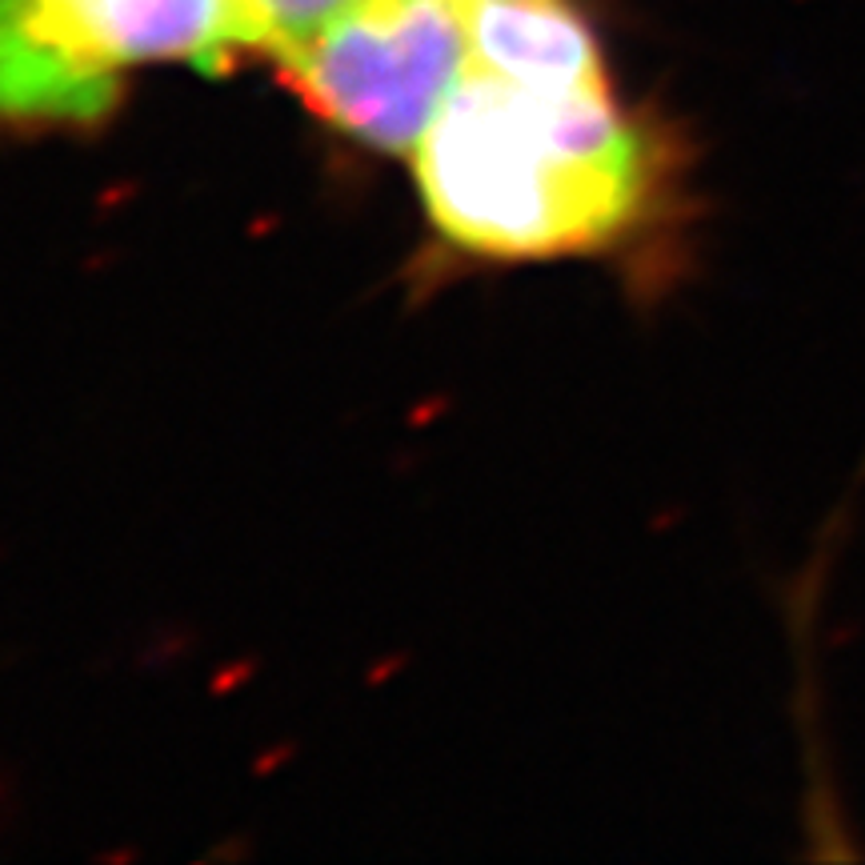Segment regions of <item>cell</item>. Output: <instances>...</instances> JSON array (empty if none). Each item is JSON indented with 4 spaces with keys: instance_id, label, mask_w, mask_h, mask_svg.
I'll return each mask as SVG.
<instances>
[{
    "instance_id": "cell-4",
    "label": "cell",
    "mask_w": 865,
    "mask_h": 865,
    "mask_svg": "<svg viewBox=\"0 0 865 865\" xmlns=\"http://www.w3.org/2000/svg\"><path fill=\"white\" fill-rule=\"evenodd\" d=\"M470 64L549 93H609L574 0H465Z\"/></svg>"
},
{
    "instance_id": "cell-5",
    "label": "cell",
    "mask_w": 865,
    "mask_h": 865,
    "mask_svg": "<svg viewBox=\"0 0 865 865\" xmlns=\"http://www.w3.org/2000/svg\"><path fill=\"white\" fill-rule=\"evenodd\" d=\"M353 0H237V12L245 37H249V49H261V53L285 61L292 49H301L313 32H321Z\"/></svg>"
},
{
    "instance_id": "cell-1",
    "label": "cell",
    "mask_w": 865,
    "mask_h": 865,
    "mask_svg": "<svg viewBox=\"0 0 865 865\" xmlns=\"http://www.w3.org/2000/svg\"><path fill=\"white\" fill-rule=\"evenodd\" d=\"M649 136L614 93H549L477 64L418 145L429 220L481 257H565L634 229L653 197Z\"/></svg>"
},
{
    "instance_id": "cell-2",
    "label": "cell",
    "mask_w": 865,
    "mask_h": 865,
    "mask_svg": "<svg viewBox=\"0 0 865 865\" xmlns=\"http://www.w3.org/2000/svg\"><path fill=\"white\" fill-rule=\"evenodd\" d=\"M237 0H0V121L96 125L141 64L229 69Z\"/></svg>"
},
{
    "instance_id": "cell-3",
    "label": "cell",
    "mask_w": 865,
    "mask_h": 865,
    "mask_svg": "<svg viewBox=\"0 0 865 865\" xmlns=\"http://www.w3.org/2000/svg\"><path fill=\"white\" fill-rule=\"evenodd\" d=\"M281 64L333 128L381 153H418L470 64L465 0H353Z\"/></svg>"
}]
</instances>
